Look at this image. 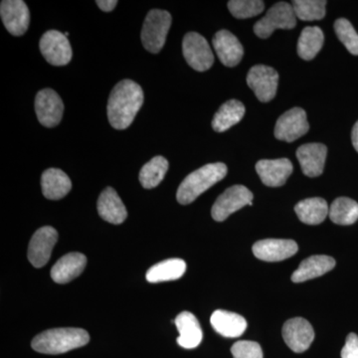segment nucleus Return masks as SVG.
I'll return each mask as SVG.
<instances>
[{
  "mask_svg": "<svg viewBox=\"0 0 358 358\" xmlns=\"http://www.w3.org/2000/svg\"><path fill=\"white\" fill-rule=\"evenodd\" d=\"M145 96L141 87L131 80H122L110 92L108 102V119L115 129H128L140 112Z\"/></svg>",
  "mask_w": 358,
  "mask_h": 358,
  "instance_id": "obj_1",
  "label": "nucleus"
},
{
  "mask_svg": "<svg viewBox=\"0 0 358 358\" xmlns=\"http://www.w3.org/2000/svg\"><path fill=\"white\" fill-rule=\"evenodd\" d=\"M89 341V334L85 329L65 327L43 331L33 338L31 346L37 352L61 355L82 348Z\"/></svg>",
  "mask_w": 358,
  "mask_h": 358,
  "instance_id": "obj_2",
  "label": "nucleus"
},
{
  "mask_svg": "<svg viewBox=\"0 0 358 358\" xmlns=\"http://www.w3.org/2000/svg\"><path fill=\"white\" fill-rule=\"evenodd\" d=\"M228 169L223 162L208 164L188 174L179 185L176 199L179 203L187 205L199 199L202 193L222 180L227 176Z\"/></svg>",
  "mask_w": 358,
  "mask_h": 358,
  "instance_id": "obj_3",
  "label": "nucleus"
},
{
  "mask_svg": "<svg viewBox=\"0 0 358 358\" xmlns=\"http://www.w3.org/2000/svg\"><path fill=\"white\" fill-rule=\"evenodd\" d=\"M173 18L166 10L152 9L148 13L141 29L143 47L152 54H157L166 44Z\"/></svg>",
  "mask_w": 358,
  "mask_h": 358,
  "instance_id": "obj_4",
  "label": "nucleus"
},
{
  "mask_svg": "<svg viewBox=\"0 0 358 358\" xmlns=\"http://www.w3.org/2000/svg\"><path fill=\"white\" fill-rule=\"evenodd\" d=\"M296 25L294 7L288 2H278L268 9L267 14L254 25V32L259 38L267 39L277 29H293Z\"/></svg>",
  "mask_w": 358,
  "mask_h": 358,
  "instance_id": "obj_5",
  "label": "nucleus"
},
{
  "mask_svg": "<svg viewBox=\"0 0 358 358\" xmlns=\"http://www.w3.org/2000/svg\"><path fill=\"white\" fill-rule=\"evenodd\" d=\"M253 199V193L246 186H231L216 200L211 209L212 217L217 222H222L234 212L240 210L246 205H252Z\"/></svg>",
  "mask_w": 358,
  "mask_h": 358,
  "instance_id": "obj_6",
  "label": "nucleus"
},
{
  "mask_svg": "<svg viewBox=\"0 0 358 358\" xmlns=\"http://www.w3.org/2000/svg\"><path fill=\"white\" fill-rule=\"evenodd\" d=\"M182 52L187 64L199 72L210 69L214 55L207 40L196 32H189L182 41Z\"/></svg>",
  "mask_w": 358,
  "mask_h": 358,
  "instance_id": "obj_7",
  "label": "nucleus"
},
{
  "mask_svg": "<svg viewBox=\"0 0 358 358\" xmlns=\"http://www.w3.org/2000/svg\"><path fill=\"white\" fill-rule=\"evenodd\" d=\"M40 51L49 64L65 66L72 60L73 52L69 40L57 30H49L40 39Z\"/></svg>",
  "mask_w": 358,
  "mask_h": 358,
  "instance_id": "obj_8",
  "label": "nucleus"
},
{
  "mask_svg": "<svg viewBox=\"0 0 358 358\" xmlns=\"http://www.w3.org/2000/svg\"><path fill=\"white\" fill-rule=\"evenodd\" d=\"M279 74L274 68L265 65H256L247 75V84L253 90L260 102L268 103L277 94Z\"/></svg>",
  "mask_w": 358,
  "mask_h": 358,
  "instance_id": "obj_9",
  "label": "nucleus"
},
{
  "mask_svg": "<svg viewBox=\"0 0 358 358\" xmlns=\"http://www.w3.org/2000/svg\"><path fill=\"white\" fill-rule=\"evenodd\" d=\"M35 112L42 126L54 128L62 120L64 103L54 90H41L35 98Z\"/></svg>",
  "mask_w": 358,
  "mask_h": 358,
  "instance_id": "obj_10",
  "label": "nucleus"
},
{
  "mask_svg": "<svg viewBox=\"0 0 358 358\" xmlns=\"http://www.w3.org/2000/svg\"><path fill=\"white\" fill-rule=\"evenodd\" d=\"M310 129L307 113L301 108L287 110L275 122L274 134L279 141L292 143L305 136Z\"/></svg>",
  "mask_w": 358,
  "mask_h": 358,
  "instance_id": "obj_11",
  "label": "nucleus"
},
{
  "mask_svg": "<svg viewBox=\"0 0 358 358\" xmlns=\"http://www.w3.org/2000/svg\"><path fill=\"white\" fill-rule=\"evenodd\" d=\"M58 241V232L51 226L40 228L33 235L28 247V260L33 267L42 268L50 260L52 250Z\"/></svg>",
  "mask_w": 358,
  "mask_h": 358,
  "instance_id": "obj_12",
  "label": "nucleus"
},
{
  "mask_svg": "<svg viewBox=\"0 0 358 358\" xmlns=\"http://www.w3.org/2000/svg\"><path fill=\"white\" fill-rule=\"evenodd\" d=\"M0 15L7 31L14 36H22L29 27V9L22 0L1 1Z\"/></svg>",
  "mask_w": 358,
  "mask_h": 358,
  "instance_id": "obj_13",
  "label": "nucleus"
},
{
  "mask_svg": "<svg viewBox=\"0 0 358 358\" xmlns=\"http://www.w3.org/2000/svg\"><path fill=\"white\" fill-rule=\"evenodd\" d=\"M282 334L286 345L296 353L308 350L315 339L313 327L303 317H294L286 322Z\"/></svg>",
  "mask_w": 358,
  "mask_h": 358,
  "instance_id": "obj_14",
  "label": "nucleus"
},
{
  "mask_svg": "<svg viewBox=\"0 0 358 358\" xmlns=\"http://www.w3.org/2000/svg\"><path fill=\"white\" fill-rule=\"evenodd\" d=\"M298 249V244L293 240L266 239L254 244L253 253L256 258L265 262H280L291 258Z\"/></svg>",
  "mask_w": 358,
  "mask_h": 358,
  "instance_id": "obj_15",
  "label": "nucleus"
},
{
  "mask_svg": "<svg viewBox=\"0 0 358 358\" xmlns=\"http://www.w3.org/2000/svg\"><path fill=\"white\" fill-rule=\"evenodd\" d=\"M293 164L288 159H262L256 164L257 173L268 187L284 185L293 173Z\"/></svg>",
  "mask_w": 358,
  "mask_h": 358,
  "instance_id": "obj_16",
  "label": "nucleus"
},
{
  "mask_svg": "<svg viewBox=\"0 0 358 358\" xmlns=\"http://www.w3.org/2000/svg\"><path fill=\"white\" fill-rule=\"evenodd\" d=\"M212 43L223 65L235 67L241 62L244 56V48L233 33L228 30H220L213 37Z\"/></svg>",
  "mask_w": 358,
  "mask_h": 358,
  "instance_id": "obj_17",
  "label": "nucleus"
},
{
  "mask_svg": "<svg viewBox=\"0 0 358 358\" xmlns=\"http://www.w3.org/2000/svg\"><path fill=\"white\" fill-rule=\"evenodd\" d=\"M327 148L322 143H312L301 145L296 150V157L301 171L308 178H317L324 173Z\"/></svg>",
  "mask_w": 358,
  "mask_h": 358,
  "instance_id": "obj_18",
  "label": "nucleus"
},
{
  "mask_svg": "<svg viewBox=\"0 0 358 358\" xmlns=\"http://www.w3.org/2000/svg\"><path fill=\"white\" fill-rule=\"evenodd\" d=\"M87 265L84 254L73 252L63 256L51 268V278L57 284H67L82 274Z\"/></svg>",
  "mask_w": 358,
  "mask_h": 358,
  "instance_id": "obj_19",
  "label": "nucleus"
},
{
  "mask_svg": "<svg viewBox=\"0 0 358 358\" xmlns=\"http://www.w3.org/2000/svg\"><path fill=\"white\" fill-rule=\"evenodd\" d=\"M96 207H98L99 215L103 220L115 225L124 222L128 216L124 202L112 187H107L101 193Z\"/></svg>",
  "mask_w": 358,
  "mask_h": 358,
  "instance_id": "obj_20",
  "label": "nucleus"
},
{
  "mask_svg": "<svg viewBox=\"0 0 358 358\" xmlns=\"http://www.w3.org/2000/svg\"><path fill=\"white\" fill-rule=\"evenodd\" d=\"M174 324L178 329V343L181 348L192 350L201 343L203 333H202L199 320L193 313L189 312L179 313L174 320Z\"/></svg>",
  "mask_w": 358,
  "mask_h": 358,
  "instance_id": "obj_21",
  "label": "nucleus"
},
{
  "mask_svg": "<svg viewBox=\"0 0 358 358\" xmlns=\"http://www.w3.org/2000/svg\"><path fill=\"white\" fill-rule=\"evenodd\" d=\"M211 326L224 338H239L247 329V322L238 313L218 310L212 313Z\"/></svg>",
  "mask_w": 358,
  "mask_h": 358,
  "instance_id": "obj_22",
  "label": "nucleus"
},
{
  "mask_svg": "<svg viewBox=\"0 0 358 358\" xmlns=\"http://www.w3.org/2000/svg\"><path fill=\"white\" fill-rule=\"evenodd\" d=\"M336 267V260L324 255L312 256L306 259L292 275V281L303 282L327 274Z\"/></svg>",
  "mask_w": 358,
  "mask_h": 358,
  "instance_id": "obj_23",
  "label": "nucleus"
},
{
  "mask_svg": "<svg viewBox=\"0 0 358 358\" xmlns=\"http://www.w3.org/2000/svg\"><path fill=\"white\" fill-rule=\"evenodd\" d=\"M42 193L47 199H64L72 188L69 176L58 169H49L42 173Z\"/></svg>",
  "mask_w": 358,
  "mask_h": 358,
  "instance_id": "obj_24",
  "label": "nucleus"
},
{
  "mask_svg": "<svg viewBox=\"0 0 358 358\" xmlns=\"http://www.w3.org/2000/svg\"><path fill=\"white\" fill-rule=\"evenodd\" d=\"M246 109L243 103L230 100L224 103L212 120V128L217 133H223L243 119Z\"/></svg>",
  "mask_w": 358,
  "mask_h": 358,
  "instance_id": "obj_25",
  "label": "nucleus"
},
{
  "mask_svg": "<svg viewBox=\"0 0 358 358\" xmlns=\"http://www.w3.org/2000/svg\"><path fill=\"white\" fill-rule=\"evenodd\" d=\"M294 212L301 222L308 225H317L326 220L329 208L326 200L313 197L299 202L294 206Z\"/></svg>",
  "mask_w": 358,
  "mask_h": 358,
  "instance_id": "obj_26",
  "label": "nucleus"
},
{
  "mask_svg": "<svg viewBox=\"0 0 358 358\" xmlns=\"http://www.w3.org/2000/svg\"><path fill=\"white\" fill-rule=\"evenodd\" d=\"M186 263L182 259H167L155 264L147 272V280L150 282L174 281L185 275Z\"/></svg>",
  "mask_w": 358,
  "mask_h": 358,
  "instance_id": "obj_27",
  "label": "nucleus"
},
{
  "mask_svg": "<svg viewBox=\"0 0 358 358\" xmlns=\"http://www.w3.org/2000/svg\"><path fill=\"white\" fill-rule=\"evenodd\" d=\"M324 35L317 26H308L303 29L298 41V54L303 60H313L324 46Z\"/></svg>",
  "mask_w": 358,
  "mask_h": 358,
  "instance_id": "obj_28",
  "label": "nucleus"
},
{
  "mask_svg": "<svg viewBox=\"0 0 358 358\" xmlns=\"http://www.w3.org/2000/svg\"><path fill=\"white\" fill-rule=\"evenodd\" d=\"M169 162L166 157H155L141 167L140 182L145 189H152L164 180L169 171Z\"/></svg>",
  "mask_w": 358,
  "mask_h": 358,
  "instance_id": "obj_29",
  "label": "nucleus"
},
{
  "mask_svg": "<svg viewBox=\"0 0 358 358\" xmlns=\"http://www.w3.org/2000/svg\"><path fill=\"white\" fill-rule=\"evenodd\" d=\"M329 216L338 225H352L358 220V203L348 197H339L329 207Z\"/></svg>",
  "mask_w": 358,
  "mask_h": 358,
  "instance_id": "obj_30",
  "label": "nucleus"
},
{
  "mask_svg": "<svg viewBox=\"0 0 358 358\" xmlns=\"http://www.w3.org/2000/svg\"><path fill=\"white\" fill-rule=\"evenodd\" d=\"M326 0H294V11L296 18L303 21L320 20L326 16Z\"/></svg>",
  "mask_w": 358,
  "mask_h": 358,
  "instance_id": "obj_31",
  "label": "nucleus"
},
{
  "mask_svg": "<svg viewBox=\"0 0 358 358\" xmlns=\"http://www.w3.org/2000/svg\"><path fill=\"white\" fill-rule=\"evenodd\" d=\"M227 6L231 14L238 20L255 17L265 9V2L260 0H231Z\"/></svg>",
  "mask_w": 358,
  "mask_h": 358,
  "instance_id": "obj_32",
  "label": "nucleus"
},
{
  "mask_svg": "<svg viewBox=\"0 0 358 358\" xmlns=\"http://www.w3.org/2000/svg\"><path fill=\"white\" fill-rule=\"evenodd\" d=\"M334 31L339 41L345 45L350 53L358 55V34L352 23L345 18H339L334 22Z\"/></svg>",
  "mask_w": 358,
  "mask_h": 358,
  "instance_id": "obj_33",
  "label": "nucleus"
},
{
  "mask_svg": "<svg viewBox=\"0 0 358 358\" xmlns=\"http://www.w3.org/2000/svg\"><path fill=\"white\" fill-rule=\"evenodd\" d=\"M233 358H263L262 348L255 341H240L231 348Z\"/></svg>",
  "mask_w": 358,
  "mask_h": 358,
  "instance_id": "obj_34",
  "label": "nucleus"
},
{
  "mask_svg": "<svg viewBox=\"0 0 358 358\" xmlns=\"http://www.w3.org/2000/svg\"><path fill=\"white\" fill-rule=\"evenodd\" d=\"M341 358H358V336L350 334L346 338L345 345L341 350Z\"/></svg>",
  "mask_w": 358,
  "mask_h": 358,
  "instance_id": "obj_35",
  "label": "nucleus"
},
{
  "mask_svg": "<svg viewBox=\"0 0 358 358\" xmlns=\"http://www.w3.org/2000/svg\"><path fill=\"white\" fill-rule=\"evenodd\" d=\"M96 3L101 10L105 11V13H110L117 6V0H98Z\"/></svg>",
  "mask_w": 358,
  "mask_h": 358,
  "instance_id": "obj_36",
  "label": "nucleus"
},
{
  "mask_svg": "<svg viewBox=\"0 0 358 358\" xmlns=\"http://www.w3.org/2000/svg\"><path fill=\"white\" fill-rule=\"evenodd\" d=\"M352 141L353 147H355V150L358 152V121L355 122V126H353Z\"/></svg>",
  "mask_w": 358,
  "mask_h": 358,
  "instance_id": "obj_37",
  "label": "nucleus"
}]
</instances>
